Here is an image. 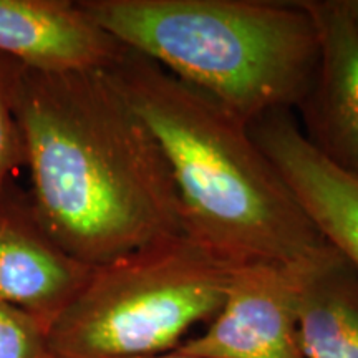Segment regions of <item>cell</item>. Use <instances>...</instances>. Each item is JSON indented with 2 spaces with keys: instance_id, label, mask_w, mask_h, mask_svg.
<instances>
[{
  "instance_id": "30bf717a",
  "label": "cell",
  "mask_w": 358,
  "mask_h": 358,
  "mask_svg": "<svg viewBox=\"0 0 358 358\" xmlns=\"http://www.w3.org/2000/svg\"><path fill=\"white\" fill-rule=\"evenodd\" d=\"M299 345L303 358H358V272L332 245L303 274Z\"/></svg>"
},
{
  "instance_id": "8992f818",
  "label": "cell",
  "mask_w": 358,
  "mask_h": 358,
  "mask_svg": "<svg viewBox=\"0 0 358 358\" xmlns=\"http://www.w3.org/2000/svg\"><path fill=\"white\" fill-rule=\"evenodd\" d=\"M319 32L315 77L297 106L307 141L358 178V27L343 0H303Z\"/></svg>"
},
{
  "instance_id": "7a4b0ae2",
  "label": "cell",
  "mask_w": 358,
  "mask_h": 358,
  "mask_svg": "<svg viewBox=\"0 0 358 358\" xmlns=\"http://www.w3.org/2000/svg\"><path fill=\"white\" fill-rule=\"evenodd\" d=\"M106 70L163 150L186 234L237 264H303L330 248L248 124L127 47Z\"/></svg>"
},
{
  "instance_id": "8fae6325",
  "label": "cell",
  "mask_w": 358,
  "mask_h": 358,
  "mask_svg": "<svg viewBox=\"0 0 358 358\" xmlns=\"http://www.w3.org/2000/svg\"><path fill=\"white\" fill-rule=\"evenodd\" d=\"M0 358H57L48 327L32 313L0 297Z\"/></svg>"
},
{
  "instance_id": "52a82bcc",
  "label": "cell",
  "mask_w": 358,
  "mask_h": 358,
  "mask_svg": "<svg viewBox=\"0 0 358 358\" xmlns=\"http://www.w3.org/2000/svg\"><path fill=\"white\" fill-rule=\"evenodd\" d=\"M249 129L315 229L358 272V178L307 141L294 111H272Z\"/></svg>"
},
{
  "instance_id": "ba28073f",
  "label": "cell",
  "mask_w": 358,
  "mask_h": 358,
  "mask_svg": "<svg viewBox=\"0 0 358 358\" xmlns=\"http://www.w3.org/2000/svg\"><path fill=\"white\" fill-rule=\"evenodd\" d=\"M124 47L69 0H0V55L38 71L106 70Z\"/></svg>"
},
{
  "instance_id": "7c38bea8",
  "label": "cell",
  "mask_w": 358,
  "mask_h": 358,
  "mask_svg": "<svg viewBox=\"0 0 358 358\" xmlns=\"http://www.w3.org/2000/svg\"><path fill=\"white\" fill-rule=\"evenodd\" d=\"M19 64L0 55V181L10 171L22 151L20 133L13 116V80Z\"/></svg>"
},
{
  "instance_id": "4fadbf2b",
  "label": "cell",
  "mask_w": 358,
  "mask_h": 358,
  "mask_svg": "<svg viewBox=\"0 0 358 358\" xmlns=\"http://www.w3.org/2000/svg\"><path fill=\"white\" fill-rule=\"evenodd\" d=\"M343 2H345L348 13H350L353 22H355V25L358 27V0H343Z\"/></svg>"
},
{
  "instance_id": "6da1fadb",
  "label": "cell",
  "mask_w": 358,
  "mask_h": 358,
  "mask_svg": "<svg viewBox=\"0 0 358 358\" xmlns=\"http://www.w3.org/2000/svg\"><path fill=\"white\" fill-rule=\"evenodd\" d=\"M12 101L30 208L71 259L95 271L186 232L163 150L108 70L19 65Z\"/></svg>"
},
{
  "instance_id": "3957f363",
  "label": "cell",
  "mask_w": 358,
  "mask_h": 358,
  "mask_svg": "<svg viewBox=\"0 0 358 358\" xmlns=\"http://www.w3.org/2000/svg\"><path fill=\"white\" fill-rule=\"evenodd\" d=\"M123 47L163 66L249 124L297 110L319 65L303 0H82Z\"/></svg>"
},
{
  "instance_id": "9c48e42d",
  "label": "cell",
  "mask_w": 358,
  "mask_h": 358,
  "mask_svg": "<svg viewBox=\"0 0 358 358\" xmlns=\"http://www.w3.org/2000/svg\"><path fill=\"white\" fill-rule=\"evenodd\" d=\"M93 268L53 243L32 208L0 204V297L50 329L77 297Z\"/></svg>"
},
{
  "instance_id": "277c9868",
  "label": "cell",
  "mask_w": 358,
  "mask_h": 358,
  "mask_svg": "<svg viewBox=\"0 0 358 358\" xmlns=\"http://www.w3.org/2000/svg\"><path fill=\"white\" fill-rule=\"evenodd\" d=\"M237 262L186 234L95 268L48 329L57 358L169 353L222 307Z\"/></svg>"
},
{
  "instance_id": "5b68a950",
  "label": "cell",
  "mask_w": 358,
  "mask_h": 358,
  "mask_svg": "<svg viewBox=\"0 0 358 358\" xmlns=\"http://www.w3.org/2000/svg\"><path fill=\"white\" fill-rule=\"evenodd\" d=\"M312 261L237 264L211 325L173 352L201 358H303L299 306Z\"/></svg>"
},
{
  "instance_id": "5bb4252c",
  "label": "cell",
  "mask_w": 358,
  "mask_h": 358,
  "mask_svg": "<svg viewBox=\"0 0 358 358\" xmlns=\"http://www.w3.org/2000/svg\"><path fill=\"white\" fill-rule=\"evenodd\" d=\"M145 358H201V357H189V355H181V353H176V352H169V353H163V355L145 357Z\"/></svg>"
}]
</instances>
